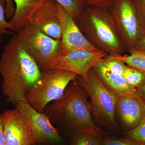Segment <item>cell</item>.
Instances as JSON below:
<instances>
[{
	"label": "cell",
	"mask_w": 145,
	"mask_h": 145,
	"mask_svg": "<svg viewBox=\"0 0 145 145\" xmlns=\"http://www.w3.org/2000/svg\"><path fill=\"white\" fill-rule=\"evenodd\" d=\"M2 89L8 103L26 102L27 93L40 80L37 63L23 48L16 35L11 37L0 58Z\"/></svg>",
	"instance_id": "1"
},
{
	"label": "cell",
	"mask_w": 145,
	"mask_h": 145,
	"mask_svg": "<svg viewBox=\"0 0 145 145\" xmlns=\"http://www.w3.org/2000/svg\"><path fill=\"white\" fill-rule=\"evenodd\" d=\"M88 95L78 79L72 81L63 96L48 105L43 112L55 123L63 128L71 136L80 131L110 135L93 121Z\"/></svg>",
	"instance_id": "2"
},
{
	"label": "cell",
	"mask_w": 145,
	"mask_h": 145,
	"mask_svg": "<svg viewBox=\"0 0 145 145\" xmlns=\"http://www.w3.org/2000/svg\"><path fill=\"white\" fill-rule=\"evenodd\" d=\"M75 22L88 40L100 51L109 55L127 52L107 8L87 6Z\"/></svg>",
	"instance_id": "3"
},
{
	"label": "cell",
	"mask_w": 145,
	"mask_h": 145,
	"mask_svg": "<svg viewBox=\"0 0 145 145\" xmlns=\"http://www.w3.org/2000/svg\"><path fill=\"white\" fill-rule=\"evenodd\" d=\"M77 79L90 98L91 110L95 123L110 134L118 133L116 114L119 96L102 82L92 69L85 76H78Z\"/></svg>",
	"instance_id": "4"
},
{
	"label": "cell",
	"mask_w": 145,
	"mask_h": 145,
	"mask_svg": "<svg viewBox=\"0 0 145 145\" xmlns=\"http://www.w3.org/2000/svg\"><path fill=\"white\" fill-rule=\"evenodd\" d=\"M78 75L60 69L43 70L40 80L27 94L26 103L39 112H43L48 104L60 99Z\"/></svg>",
	"instance_id": "5"
},
{
	"label": "cell",
	"mask_w": 145,
	"mask_h": 145,
	"mask_svg": "<svg viewBox=\"0 0 145 145\" xmlns=\"http://www.w3.org/2000/svg\"><path fill=\"white\" fill-rule=\"evenodd\" d=\"M16 35L23 48L42 70L61 54V40L46 36L30 24L17 31Z\"/></svg>",
	"instance_id": "6"
},
{
	"label": "cell",
	"mask_w": 145,
	"mask_h": 145,
	"mask_svg": "<svg viewBox=\"0 0 145 145\" xmlns=\"http://www.w3.org/2000/svg\"><path fill=\"white\" fill-rule=\"evenodd\" d=\"M127 52L133 50L142 36L133 0H115L108 8Z\"/></svg>",
	"instance_id": "7"
},
{
	"label": "cell",
	"mask_w": 145,
	"mask_h": 145,
	"mask_svg": "<svg viewBox=\"0 0 145 145\" xmlns=\"http://www.w3.org/2000/svg\"><path fill=\"white\" fill-rule=\"evenodd\" d=\"M14 105L26 119L35 144L57 145L63 142V139L59 131L44 112L36 111L26 102H19Z\"/></svg>",
	"instance_id": "8"
},
{
	"label": "cell",
	"mask_w": 145,
	"mask_h": 145,
	"mask_svg": "<svg viewBox=\"0 0 145 145\" xmlns=\"http://www.w3.org/2000/svg\"><path fill=\"white\" fill-rule=\"evenodd\" d=\"M107 55L102 51L94 52L85 49L75 50L64 55L60 54L53 59L45 69H63L84 77Z\"/></svg>",
	"instance_id": "9"
},
{
	"label": "cell",
	"mask_w": 145,
	"mask_h": 145,
	"mask_svg": "<svg viewBox=\"0 0 145 145\" xmlns=\"http://www.w3.org/2000/svg\"><path fill=\"white\" fill-rule=\"evenodd\" d=\"M2 114L5 145L35 144L29 125L18 109L6 110Z\"/></svg>",
	"instance_id": "10"
},
{
	"label": "cell",
	"mask_w": 145,
	"mask_h": 145,
	"mask_svg": "<svg viewBox=\"0 0 145 145\" xmlns=\"http://www.w3.org/2000/svg\"><path fill=\"white\" fill-rule=\"evenodd\" d=\"M57 5L61 30L60 54L64 55L72 50L80 49L94 52L100 51L88 40L70 14L58 3Z\"/></svg>",
	"instance_id": "11"
},
{
	"label": "cell",
	"mask_w": 145,
	"mask_h": 145,
	"mask_svg": "<svg viewBox=\"0 0 145 145\" xmlns=\"http://www.w3.org/2000/svg\"><path fill=\"white\" fill-rule=\"evenodd\" d=\"M117 113L125 132L138 126L145 117V101L134 92L119 96Z\"/></svg>",
	"instance_id": "12"
},
{
	"label": "cell",
	"mask_w": 145,
	"mask_h": 145,
	"mask_svg": "<svg viewBox=\"0 0 145 145\" xmlns=\"http://www.w3.org/2000/svg\"><path fill=\"white\" fill-rule=\"evenodd\" d=\"M29 24L52 39H61V24L56 2L47 1L35 11Z\"/></svg>",
	"instance_id": "13"
},
{
	"label": "cell",
	"mask_w": 145,
	"mask_h": 145,
	"mask_svg": "<svg viewBox=\"0 0 145 145\" xmlns=\"http://www.w3.org/2000/svg\"><path fill=\"white\" fill-rule=\"evenodd\" d=\"M92 69L102 82L118 96L126 95L136 90L127 82L123 75L110 70L101 61Z\"/></svg>",
	"instance_id": "14"
},
{
	"label": "cell",
	"mask_w": 145,
	"mask_h": 145,
	"mask_svg": "<svg viewBox=\"0 0 145 145\" xmlns=\"http://www.w3.org/2000/svg\"><path fill=\"white\" fill-rule=\"evenodd\" d=\"M47 0H13L16 4L14 16L8 21L13 31L17 32L29 24L33 14Z\"/></svg>",
	"instance_id": "15"
},
{
	"label": "cell",
	"mask_w": 145,
	"mask_h": 145,
	"mask_svg": "<svg viewBox=\"0 0 145 145\" xmlns=\"http://www.w3.org/2000/svg\"><path fill=\"white\" fill-rule=\"evenodd\" d=\"M129 53V55H107V57L121 60L127 66L145 72V54L134 50Z\"/></svg>",
	"instance_id": "16"
},
{
	"label": "cell",
	"mask_w": 145,
	"mask_h": 145,
	"mask_svg": "<svg viewBox=\"0 0 145 145\" xmlns=\"http://www.w3.org/2000/svg\"><path fill=\"white\" fill-rule=\"evenodd\" d=\"M104 137L99 133L80 131L71 136L70 145H103Z\"/></svg>",
	"instance_id": "17"
},
{
	"label": "cell",
	"mask_w": 145,
	"mask_h": 145,
	"mask_svg": "<svg viewBox=\"0 0 145 145\" xmlns=\"http://www.w3.org/2000/svg\"><path fill=\"white\" fill-rule=\"evenodd\" d=\"M58 3L70 14L75 21L80 16L84 4L82 0H47Z\"/></svg>",
	"instance_id": "18"
},
{
	"label": "cell",
	"mask_w": 145,
	"mask_h": 145,
	"mask_svg": "<svg viewBox=\"0 0 145 145\" xmlns=\"http://www.w3.org/2000/svg\"><path fill=\"white\" fill-rule=\"evenodd\" d=\"M123 76L127 82L135 89L145 84V72L126 66Z\"/></svg>",
	"instance_id": "19"
},
{
	"label": "cell",
	"mask_w": 145,
	"mask_h": 145,
	"mask_svg": "<svg viewBox=\"0 0 145 145\" xmlns=\"http://www.w3.org/2000/svg\"><path fill=\"white\" fill-rule=\"evenodd\" d=\"M123 134V137L132 140L137 145H145V117L138 126Z\"/></svg>",
	"instance_id": "20"
},
{
	"label": "cell",
	"mask_w": 145,
	"mask_h": 145,
	"mask_svg": "<svg viewBox=\"0 0 145 145\" xmlns=\"http://www.w3.org/2000/svg\"><path fill=\"white\" fill-rule=\"evenodd\" d=\"M101 61L110 70L122 75L127 66L124 62L121 60L109 58L107 56L102 59Z\"/></svg>",
	"instance_id": "21"
},
{
	"label": "cell",
	"mask_w": 145,
	"mask_h": 145,
	"mask_svg": "<svg viewBox=\"0 0 145 145\" xmlns=\"http://www.w3.org/2000/svg\"><path fill=\"white\" fill-rule=\"evenodd\" d=\"M6 0H0V33L2 34H12L13 33L10 30L13 31V27L6 18Z\"/></svg>",
	"instance_id": "22"
},
{
	"label": "cell",
	"mask_w": 145,
	"mask_h": 145,
	"mask_svg": "<svg viewBox=\"0 0 145 145\" xmlns=\"http://www.w3.org/2000/svg\"><path fill=\"white\" fill-rule=\"evenodd\" d=\"M143 34L145 33V0H133Z\"/></svg>",
	"instance_id": "23"
},
{
	"label": "cell",
	"mask_w": 145,
	"mask_h": 145,
	"mask_svg": "<svg viewBox=\"0 0 145 145\" xmlns=\"http://www.w3.org/2000/svg\"><path fill=\"white\" fill-rule=\"evenodd\" d=\"M103 145H137L132 140L125 138H119L113 136H105L104 137Z\"/></svg>",
	"instance_id": "24"
},
{
	"label": "cell",
	"mask_w": 145,
	"mask_h": 145,
	"mask_svg": "<svg viewBox=\"0 0 145 145\" xmlns=\"http://www.w3.org/2000/svg\"><path fill=\"white\" fill-rule=\"evenodd\" d=\"M85 5L96 8H108L115 0H82Z\"/></svg>",
	"instance_id": "25"
},
{
	"label": "cell",
	"mask_w": 145,
	"mask_h": 145,
	"mask_svg": "<svg viewBox=\"0 0 145 145\" xmlns=\"http://www.w3.org/2000/svg\"><path fill=\"white\" fill-rule=\"evenodd\" d=\"M5 17L6 19H11L15 12V6L13 0H6Z\"/></svg>",
	"instance_id": "26"
},
{
	"label": "cell",
	"mask_w": 145,
	"mask_h": 145,
	"mask_svg": "<svg viewBox=\"0 0 145 145\" xmlns=\"http://www.w3.org/2000/svg\"><path fill=\"white\" fill-rule=\"evenodd\" d=\"M133 50L145 54V33L138 40Z\"/></svg>",
	"instance_id": "27"
},
{
	"label": "cell",
	"mask_w": 145,
	"mask_h": 145,
	"mask_svg": "<svg viewBox=\"0 0 145 145\" xmlns=\"http://www.w3.org/2000/svg\"><path fill=\"white\" fill-rule=\"evenodd\" d=\"M0 145H5L4 138L2 114L0 113Z\"/></svg>",
	"instance_id": "28"
},
{
	"label": "cell",
	"mask_w": 145,
	"mask_h": 145,
	"mask_svg": "<svg viewBox=\"0 0 145 145\" xmlns=\"http://www.w3.org/2000/svg\"><path fill=\"white\" fill-rule=\"evenodd\" d=\"M136 92L145 101V84L136 89Z\"/></svg>",
	"instance_id": "29"
},
{
	"label": "cell",
	"mask_w": 145,
	"mask_h": 145,
	"mask_svg": "<svg viewBox=\"0 0 145 145\" xmlns=\"http://www.w3.org/2000/svg\"><path fill=\"white\" fill-rule=\"evenodd\" d=\"M1 35L2 34L0 33V46H1Z\"/></svg>",
	"instance_id": "30"
},
{
	"label": "cell",
	"mask_w": 145,
	"mask_h": 145,
	"mask_svg": "<svg viewBox=\"0 0 145 145\" xmlns=\"http://www.w3.org/2000/svg\"><path fill=\"white\" fill-rule=\"evenodd\" d=\"M39 145L37 144H34V145Z\"/></svg>",
	"instance_id": "31"
}]
</instances>
